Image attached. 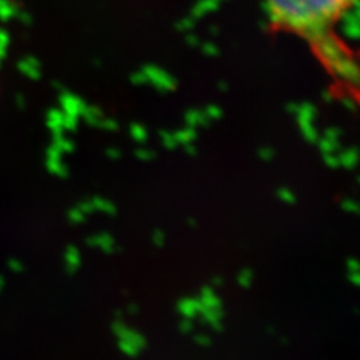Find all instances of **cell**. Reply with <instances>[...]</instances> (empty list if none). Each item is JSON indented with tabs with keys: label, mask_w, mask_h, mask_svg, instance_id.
<instances>
[{
	"label": "cell",
	"mask_w": 360,
	"mask_h": 360,
	"mask_svg": "<svg viewBox=\"0 0 360 360\" xmlns=\"http://www.w3.org/2000/svg\"><path fill=\"white\" fill-rule=\"evenodd\" d=\"M360 0H264L275 30L309 45L341 89L360 101V59L338 38L336 26Z\"/></svg>",
	"instance_id": "obj_1"
}]
</instances>
